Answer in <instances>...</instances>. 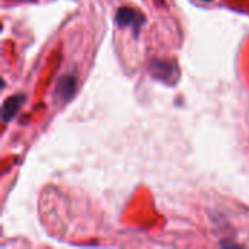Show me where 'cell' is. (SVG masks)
Segmentation results:
<instances>
[{"instance_id":"6da1fadb","label":"cell","mask_w":249,"mask_h":249,"mask_svg":"<svg viewBox=\"0 0 249 249\" xmlns=\"http://www.w3.org/2000/svg\"><path fill=\"white\" fill-rule=\"evenodd\" d=\"M150 73L156 80L163 82L166 85L177 83L178 76H179L177 63L165 61V60H153L150 63Z\"/></svg>"},{"instance_id":"7a4b0ae2","label":"cell","mask_w":249,"mask_h":249,"mask_svg":"<svg viewBox=\"0 0 249 249\" xmlns=\"http://www.w3.org/2000/svg\"><path fill=\"white\" fill-rule=\"evenodd\" d=\"M115 22L123 28H133L134 34L137 35L142 25L144 23V16L133 7H120L115 15Z\"/></svg>"},{"instance_id":"3957f363","label":"cell","mask_w":249,"mask_h":249,"mask_svg":"<svg viewBox=\"0 0 249 249\" xmlns=\"http://www.w3.org/2000/svg\"><path fill=\"white\" fill-rule=\"evenodd\" d=\"M76 86H77V82H76V77L71 76V74H66L63 77L58 79L57 82V86H55V90H54V95L63 101V102H67L70 101L74 93H76Z\"/></svg>"},{"instance_id":"277c9868","label":"cell","mask_w":249,"mask_h":249,"mask_svg":"<svg viewBox=\"0 0 249 249\" xmlns=\"http://www.w3.org/2000/svg\"><path fill=\"white\" fill-rule=\"evenodd\" d=\"M25 102V95H13L10 96L1 107V120L4 123H9L12 118L16 117V114L19 112L22 104Z\"/></svg>"},{"instance_id":"5b68a950","label":"cell","mask_w":249,"mask_h":249,"mask_svg":"<svg viewBox=\"0 0 249 249\" xmlns=\"http://www.w3.org/2000/svg\"><path fill=\"white\" fill-rule=\"evenodd\" d=\"M201 1H206V3H210V1H213V0H201Z\"/></svg>"}]
</instances>
